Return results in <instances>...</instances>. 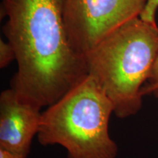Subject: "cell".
Instances as JSON below:
<instances>
[{"instance_id":"cell-1","label":"cell","mask_w":158,"mask_h":158,"mask_svg":"<svg viewBox=\"0 0 158 158\" xmlns=\"http://www.w3.org/2000/svg\"><path fill=\"white\" fill-rule=\"evenodd\" d=\"M2 13L18 63L10 88L21 100L48 108L89 76L69 36L63 0H2Z\"/></svg>"},{"instance_id":"cell-2","label":"cell","mask_w":158,"mask_h":158,"mask_svg":"<svg viewBox=\"0 0 158 158\" xmlns=\"http://www.w3.org/2000/svg\"><path fill=\"white\" fill-rule=\"evenodd\" d=\"M158 55L157 23L136 17L108 34L85 54L93 77L113 103L118 118L142 107L141 91Z\"/></svg>"},{"instance_id":"cell-3","label":"cell","mask_w":158,"mask_h":158,"mask_svg":"<svg viewBox=\"0 0 158 158\" xmlns=\"http://www.w3.org/2000/svg\"><path fill=\"white\" fill-rule=\"evenodd\" d=\"M114 106L88 76L43 112L37 138L43 147L60 145L68 158H116L118 146L109 133Z\"/></svg>"},{"instance_id":"cell-4","label":"cell","mask_w":158,"mask_h":158,"mask_svg":"<svg viewBox=\"0 0 158 158\" xmlns=\"http://www.w3.org/2000/svg\"><path fill=\"white\" fill-rule=\"evenodd\" d=\"M147 0H63L64 18L74 48L85 54L104 37L139 17Z\"/></svg>"},{"instance_id":"cell-5","label":"cell","mask_w":158,"mask_h":158,"mask_svg":"<svg viewBox=\"0 0 158 158\" xmlns=\"http://www.w3.org/2000/svg\"><path fill=\"white\" fill-rule=\"evenodd\" d=\"M41 108L23 102L12 88L0 94V149L27 158L40 127Z\"/></svg>"},{"instance_id":"cell-6","label":"cell","mask_w":158,"mask_h":158,"mask_svg":"<svg viewBox=\"0 0 158 158\" xmlns=\"http://www.w3.org/2000/svg\"><path fill=\"white\" fill-rule=\"evenodd\" d=\"M141 93L143 97L154 95L158 98V55L154 62L147 81L142 86Z\"/></svg>"},{"instance_id":"cell-7","label":"cell","mask_w":158,"mask_h":158,"mask_svg":"<svg viewBox=\"0 0 158 158\" xmlns=\"http://www.w3.org/2000/svg\"><path fill=\"white\" fill-rule=\"evenodd\" d=\"M13 59H15V51L10 43L0 40V68H6L10 64Z\"/></svg>"},{"instance_id":"cell-8","label":"cell","mask_w":158,"mask_h":158,"mask_svg":"<svg viewBox=\"0 0 158 158\" xmlns=\"http://www.w3.org/2000/svg\"><path fill=\"white\" fill-rule=\"evenodd\" d=\"M157 8L158 0H147L145 7L139 17L144 21L155 24V15Z\"/></svg>"},{"instance_id":"cell-9","label":"cell","mask_w":158,"mask_h":158,"mask_svg":"<svg viewBox=\"0 0 158 158\" xmlns=\"http://www.w3.org/2000/svg\"><path fill=\"white\" fill-rule=\"evenodd\" d=\"M0 158H26L19 154L12 152L7 150L0 149Z\"/></svg>"}]
</instances>
